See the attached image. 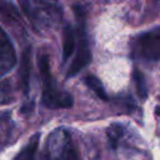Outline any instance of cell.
I'll return each mask as SVG.
<instances>
[{
	"label": "cell",
	"mask_w": 160,
	"mask_h": 160,
	"mask_svg": "<svg viewBox=\"0 0 160 160\" xmlns=\"http://www.w3.org/2000/svg\"><path fill=\"white\" fill-rule=\"evenodd\" d=\"M39 69L42 79V102L51 109L70 108L72 105V96L65 91L56 89L54 78L50 71V64L48 55H39Z\"/></svg>",
	"instance_id": "cell-1"
},
{
	"label": "cell",
	"mask_w": 160,
	"mask_h": 160,
	"mask_svg": "<svg viewBox=\"0 0 160 160\" xmlns=\"http://www.w3.org/2000/svg\"><path fill=\"white\" fill-rule=\"evenodd\" d=\"M46 160H81L69 132L56 129L48 139Z\"/></svg>",
	"instance_id": "cell-2"
},
{
	"label": "cell",
	"mask_w": 160,
	"mask_h": 160,
	"mask_svg": "<svg viewBox=\"0 0 160 160\" xmlns=\"http://www.w3.org/2000/svg\"><path fill=\"white\" fill-rule=\"evenodd\" d=\"M81 8L75 6V12L79 20V42H78V49H76V54L74 56V60L68 70L66 76H74L76 75L80 70H82L91 60V52H90V48H89V41H88V36L85 34V26H84V15L82 11H80Z\"/></svg>",
	"instance_id": "cell-3"
},
{
	"label": "cell",
	"mask_w": 160,
	"mask_h": 160,
	"mask_svg": "<svg viewBox=\"0 0 160 160\" xmlns=\"http://www.w3.org/2000/svg\"><path fill=\"white\" fill-rule=\"evenodd\" d=\"M134 51L145 60H160V29H154L139 35L135 40Z\"/></svg>",
	"instance_id": "cell-4"
},
{
	"label": "cell",
	"mask_w": 160,
	"mask_h": 160,
	"mask_svg": "<svg viewBox=\"0 0 160 160\" xmlns=\"http://www.w3.org/2000/svg\"><path fill=\"white\" fill-rule=\"evenodd\" d=\"M22 8L29 18L40 26H49L61 14V9L49 2H22Z\"/></svg>",
	"instance_id": "cell-5"
},
{
	"label": "cell",
	"mask_w": 160,
	"mask_h": 160,
	"mask_svg": "<svg viewBox=\"0 0 160 160\" xmlns=\"http://www.w3.org/2000/svg\"><path fill=\"white\" fill-rule=\"evenodd\" d=\"M16 64V54L12 42L0 28V78L9 72Z\"/></svg>",
	"instance_id": "cell-6"
},
{
	"label": "cell",
	"mask_w": 160,
	"mask_h": 160,
	"mask_svg": "<svg viewBox=\"0 0 160 160\" xmlns=\"http://www.w3.org/2000/svg\"><path fill=\"white\" fill-rule=\"evenodd\" d=\"M30 49H25L21 56V64H20V71H19V76L21 80V86H22V91L26 95L29 92V79H30Z\"/></svg>",
	"instance_id": "cell-7"
},
{
	"label": "cell",
	"mask_w": 160,
	"mask_h": 160,
	"mask_svg": "<svg viewBox=\"0 0 160 160\" xmlns=\"http://www.w3.org/2000/svg\"><path fill=\"white\" fill-rule=\"evenodd\" d=\"M75 49V32L70 25H66L62 31V61H68V59L72 55Z\"/></svg>",
	"instance_id": "cell-8"
},
{
	"label": "cell",
	"mask_w": 160,
	"mask_h": 160,
	"mask_svg": "<svg viewBox=\"0 0 160 160\" xmlns=\"http://www.w3.org/2000/svg\"><path fill=\"white\" fill-rule=\"evenodd\" d=\"M38 145H39V134H35L30 139L28 145L14 158V160H35Z\"/></svg>",
	"instance_id": "cell-9"
},
{
	"label": "cell",
	"mask_w": 160,
	"mask_h": 160,
	"mask_svg": "<svg viewBox=\"0 0 160 160\" xmlns=\"http://www.w3.org/2000/svg\"><path fill=\"white\" fill-rule=\"evenodd\" d=\"M85 82H86V85H88L101 100H108V95H106V92H105V89H104L101 81H100L96 76H94V75H88V76L85 78Z\"/></svg>",
	"instance_id": "cell-10"
},
{
	"label": "cell",
	"mask_w": 160,
	"mask_h": 160,
	"mask_svg": "<svg viewBox=\"0 0 160 160\" xmlns=\"http://www.w3.org/2000/svg\"><path fill=\"white\" fill-rule=\"evenodd\" d=\"M134 80H135V85H136V90H138L139 96L141 99H146L148 90H146V84H145V80H144V75L138 69L134 70Z\"/></svg>",
	"instance_id": "cell-11"
},
{
	"label": "cell",
	"mask_w": 160,
	"mask_h": 160,
	"mask_svg": "<svg viewBox=\"0 0 160 160\" xmlns=\"http://www.w3.org/2000/svg\"><path fill=\"white\" fill-rule=\"evenodd\" d=\"M12 101V89L10 81L5 80L0 82V104H9Z\"/></svg>",
	"instance_id": "cell-12"
},
{
	"label": "cell",
	"mask_w": 160,
	"mask_h": 160,
	"mask_svg": "<svg viewBox=\"0 0 160 160\" xmlns=\"http://www.w3.org/2000/svg\"><path fill=\"white\" fill-rule=\"evenodd\" d=\"M0 16L5 18V19H10V20H14V19H19V14H18V10L14 8L12 4L10 2H0Z\"/></svg>",
	"instance_id": "cell-13"
},
{
	"label": "cell",
	"mask_w": 160,
	"mask_h": 160,
	"mask_svg": "<svg viewBox=\"0 0 160 160\" xmlns=\"http://www.w3.org/2000/svg\"><path fill=\"white\" fill-rule=\"evenodd\" d=\"M122 135V128L118 124H114L111 125L109 129H108V136H109V140L111 142V146L115 149L116 145H118V141L120 139V136Z\"/></svg>",
	"instance_id": "cell-14"
}]
</instances>
